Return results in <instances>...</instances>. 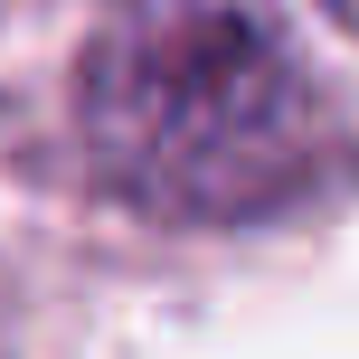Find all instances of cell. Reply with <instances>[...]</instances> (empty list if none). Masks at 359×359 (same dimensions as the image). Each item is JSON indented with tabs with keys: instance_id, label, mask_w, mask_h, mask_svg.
Returning <instances> with one entry per match:
<instances>
[{
	"instance_id": "6da1fadb",
	"label": "cell",
	"mask_w": 359,
	"mask_h": 359,
	"mask_svg": "<svg viewBox=\"0 0 359 359\" xmlns=\"http://www.w3.org/2000/svg\"><path fill=\"white\" fill-rule=\"evenodd\" d=\"M76 133L123 208L236 227L322 180L331 104L265 0H114L76 57Z\"/></svg>"
}]
</instances>
